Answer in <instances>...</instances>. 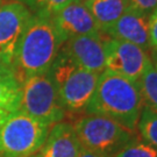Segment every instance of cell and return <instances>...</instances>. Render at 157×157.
Masks as SVG:
<instances>
[{"instance_id":"44dd1931","label":"cell","mask_w":157,"mask_h":157,"mask_svg":"<svg viewBox=\"0 0 157 157\" xmlns=\"http://www.w3.org/2000/svg\"><path fill=\"white\" fill-rule=\"evenodd\" d=\"M11 78L17 79L15 72H14V67H13L12 64H8L7 62L2 61L0 58V79H11Z\"/></svg>"},{"instance_id":"5b68a950","label":"cell","mask_w":157,"mask_h":157,"mask_svg":"<svg viewBox=\"0 0 157 157\" xmlns=\"http://www.w3.org/2000/svg\"><path fill=\"white\" fill-rule=\"evenodd\" d=\"M50 128L21 109L12 112L0 127V157H28L36 154Z\"/></svg>"},{"instance_id":"4fadbf2b","label":"cell","mask_w":157,"mask_h":157,"mask_svg":"<svg viewBox=\"0 0 157 157\" xmlns=\"http://www.w3.org/2000/svg\"><path fill=\"white\" fill-rule=\"evenodd\" d=\"M84 4L101 34L106 33L128 8L124 0H84Z\"/></svg>"},{"instance_id":"8992f818","label":"cell","mask_w":157,"mask_h":157,"mask_svg":"<svg viewBox=\"0 0 157 157\" xmlns=\"http://www.w3.org/2000/svg\"><path fill=\"white\" fill-rule=\"evenodd\" d=\"M21 86V111L50 127L64 119L67 111L61 104L49 72L32 76L26 79Z\"/></svg>"},{"instance_id":"cb8c5ba5","label":"cell","mask_w":157,"mask_h":157,"mask_svg":"<svg viewBox=\"0 0 157 157\" xmlns=\"http://www.w3.org/2000/svg\"><path fill=\"white\" fill-rule=\"evenodd\" d=\"M28 157H37V154H34V155H32V156H28Z\"/></svg>"},{"instance_id":"3957f363","label":"cell","mask_w":157,"mask_h":157,"mask_svg":"<svg viewBox=\"0 0 157 157\" xmlns=\"http://www.w3.org/2000/svg\"><path fill=\"white\" fill-rule=\"evenodd\" d=\"M48 72L64 109L69 112L85 111L100 75L79 67L61 49Z\"/></svg>"},{"instance_id":"9c48e42d","label":"cell","mask_w":157,"mask_h":157,"mask_svg":"<svg viewBox=\"0 0 157 157\" xmlns=\"http://www.w3.org/2000/svg\"><path fill=\"white\" fill-rule=\"evenodd\" d=\"M105 40L106 36L101 33L75 36L63 43L61 50L79 67L101 75L106 70Z\"/></svg>"},{"instance_id":"6da1fadb","label":"cell","mask_w":157,"mask_h":157,"mask_svg":"<svg viewBox=\"0 0 157 157\" xmlns=\"http://www.w3.org/2000/svg\"><path fill=\"white\" fill-rule=\"evenodd\" d=\"M62 45L51 17L33 14L20 37L13 59L19 83L22 84L32 76L48 72Z\"/></svg>"},{"instance_id":"484cf974","label":"cell","mask_w":157,"mask_h":157,"mask_svg":"<svg viewBox=\"0 0 157 157\" xmlns=\"http://www.w3.org/2000/svg\"><path fill=\"white\" fill-rule=\"evenodd\" d=\"M17 1H21V0H17Z\"/></svg>"},{"instance_id":"5bb4252c","label":"cell","mask_w":157,"mask_h":157,"mask_svg":"<svg viewBox=\"0 0 157 157\" xmlns=\"http://www.w3.org/2000/svg\"><path fill=\"white\" fill-rule=\"evenodd\" d=\"M136 85L143 107L157 113V61L151 62Z\"/></svg>"},{"instance_id":"d4e9b609","label":"cell","mask_w":157,"mask_h":157,"mask_svg":"<svg viewBox=\"0 0 157 157\" xmlns=\"http://www.w3.org/2000/svg\"><path fill=\"white\" fill-rule=\"evenodd\" d=\"M2 5V0H0V6Z\"/></svg>"},{"instance_id":"603a6c76","label":"cell","mask_w":157,"mask_h":157,"mask_svg":"<svg viewBox=\"0 0 157 157\" xmlns=\"http://www.w3.org/2000/svg\"><path fill=\"white\" fill-rule=\"evenodd\" d=\"M10 114H11V113L6 112V111H1V109H0V127L2 126V124L5 122V120L7 119V117H8Z\"/></svg>"},{"instance_id":"7a4b0ae2","label":"cell","mask_w":157,"mask_h":157,"mask_svg":"<svg viewBox=\"0 0 157 157\" xmlns=\"http://www.w3.org/2000/svg\"><path fill=\"white\" fill-rule=\"evenodd\" d=\"M143 109L137 85L117 73L105 70L85 112L114 120L135 132Z\"/></svg>"},{"instance_id":"30bf717a","label":"cell","mask_w":157,"mask_h":157,"mask_svg":"<svg viewBox=\"0 0 157 157\" xmlns=\"http://www.w3.org/2000/svg\"><path fill=\"white\" fill-rule=\"evenodd\" d=\"M51 21L62 43L75 36L100 33L95 20L83 0L67 5L51 17Z\"/></svg>"},{"instance_id":"7c38bea8","label":"cell","mask_w":157,"mask_h":157,"mask_svg":"<svg viewBox=\"0 0 157 157\" xmlns=\"http://www.w3.org/2000/svg\"><path fill=\"white\" fill-rule=\"evenodd\" d=\"M82 146L73 126L67 122H58L49 130L47 140L41 147L37 157H77Z\"/></svg>"},{"instance_id":"8fae6325","label":"cell","mask_w":157,"mask_h":157,"mask_svg":"<svg viewBox=\"0 0 157 157\" xmlns=\"http://www.w3.org/2000/svg\"><path fill=\"white\" fill-rule=\"evenodd\" d=\"M150 15L127 8L104 35L118 41H124L141 47L143 50H150L149 36Z\"/></svg>"},{"instance_id":"d6986e66","label":"cell","mask_w":157,"mask_h":157,"mask_svg":"<svg viewBox=\"0 0 157 157\" xmlns=\"http://www.w3.org/2000/svg\"><path fill=\"white\" fill-rule=\"evenodd\" d=\"M128 8L140 13L151 15L152 12L157 8V0H124Z\"/></svg>"},{"instance_id":"277c9868","label":"cell","mask_w":157,"mask_h":157,"mask_svg":"<svg viewBox=\"0 0 157 157\" xmlns=\"http://www.w3.org/2000/svg\"><path fill=\"white\" fill-rule=\"evenodd\" d=\"M82 148L102 157H115L136 137L114 120L97 114H86L73 122Z\"/></svg>"},{"instance_id":"ba28073f","label":"cell","mask_w":157,"mask_h":157,"mask_svg":"<svg viewBox=\"0 0 157 157\" xmlns=\"http://www.w3.org/2000/svg\"><path fill=\"white\" fill-rule=\"evenodd\" d=\"M33 13L21 1L11 0L0 6V58L13 65L20 37Z\"/></svg>"},{"instance_id":"52a82bcc","label":"cell","mask_w":157,"mask_h":157,"mask_svg":"<svg viewBox=\"0 0 157 157\" xmlns=\"http://www.w3.org/2000/svg\"><path fill=\"white\" fill-rule=\"evenodd\" d=\"M105 58L106 70L135 84L139 83L152 62L148 52L141 47L109 37L105 40Z\"/></svg>"},{"instance_id":"ffe728a7","label":"cell","mask_w":157,"mask_h":157,"mask_svg":"<svg viewBox=\"0 0 157 157\" xmlns=\"http://www.w3.org/2000/svg\"><path fill=\"white\" fill-rule=\"evenodd\" d=\"M149 36H150V50L157 51V8L150 15Z\"/></svg>"},{"instance_id":"ac0fdd59","label":"cell","mask_w":157,"mask_h":157,"mask_svg":"<svg viewBox=\"0 0 157 157\" xmlns=\"http://www.w3.org/2000/svg\"><path fill=\"white\" fill-rule=\"evenodd\" d=\"M115 157H157V149L147 142L135 139L120 150Z\"/></svg>"},{"instance_id":"9a60e30c","label":"cell","mask_w":157,"mask_h":157,"mask_svg":"<svg viewBox=\"0 0 157 157\" xmlns=\"http://www.w3.org/2000/svg\"><path fill=\"white\" fill-rule=\"evenodd\" d=\"M22 86L17 79H0V109L8 113L20 109Z\"/></svg>"},{"instance_id":"7402d4cb","label":"cell","mask_w":157,"mask_h":157,"mask_svg":"<svg viewBox=\"0 0 157 157\" xmlns=\"http://www.w3.org/2000/svg\"><path fill=\"white\" fill-rule=\"evenodd\" d=\"M77 157H102L98 154H94V152L90 151V150H86L84 148H82V150L79 152V155Z\"/></svg>"},{"instance_id":"e0dca14e","label":"cell","mask_w":157,"mask_h":157,"mask_svg":"<svg viewBox=\"0 0 157 157\" xmlns=\"http://www.w3.org/2000/svg\"><path fill=\"white\" fill-rule=\"evenodd\" d=\"M137 126L144 142L157 149V113L143 107Z\"/></svg>"},{"instance_id":"2e32d148","label":"cell","mask_w":157,"mask_h":157,"mask_svg":"<svg viewBox=\"0 0 157 157\" xmlns=\"http://www.w3.org/2000/svg\"><path fill=\"white\" fill-rule=\"evenodd\" d=\"M80 0H21L29 8V11L36 15L52 17L67 5Z\"/></svg>"}]
</instances>
